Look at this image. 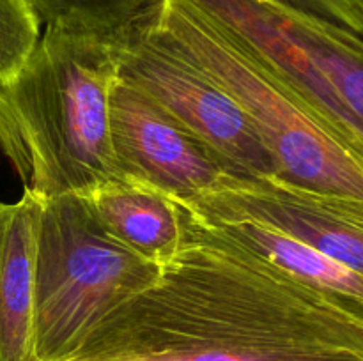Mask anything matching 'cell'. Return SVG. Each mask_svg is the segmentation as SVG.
<instances>
[{"mask_svg": "<svg viewBox=\"0 0 363 361\" xmlns=\"http://www.w3.org/2000/svg\"><path fill=\"white\" fill-rule=\"evenodd\" d=\"M181 205L209 232L238 244L301 285L323 294L344 310L363 319V276L353 269L257 219L204 205Z\"/></svg>", "mask_w": 363, "mask_h": 361, "instance_id": "cell-9", "label": "cell"}, {"mask_svg": "<svg viewBox=\"0 0 363 361\" xmlns=\"http://www.w3.org/2000/svg\"><path fill=\"white\" fill-rule=\"evenodd\" d=\"M319 204L325 205L337 216L346 219L347 223L354 225L363 232V200L358 198H339V197H323V195L311 193Z\"/></svg>", "mask_w": 363, "mask_h": 361, "instance_id": "cell-15", "label": "cell"}, {"mask_svg": "<svg viewBox=\"0 0 363 361\" xmlns=\"http://www.w3.org/2000/svg\"><path fill=\"white\" fill-rule=\"evenodd\" d=\"M363 158V39L279 0H195Z\"/></svg>", "mask_w": 363, "mask_h": 361, "instance_id": "cell-5", "label": "cell"}, {"mask_svg": "<svg viewBox=\"0 0 363 361\" xmlns=\"http://www.w3.org/2000/svg\"><path fill=\"white\" fill-rule=\"evenodd\" d=\"M119 76L204 142L233 177H277L269 151L240 105L197 64L156 38L140 18L113 35Z\"/></svg>", "mask_w": 363, "mask_h": 361, "instance_id": "cell-6", "label": "cell"}, {"mask_svg": "<svg viewBox=\"0 0 363 361\" xmlns=\"http://www.w3.org/2000/svg\"><path fill=\"white\" fill-rule=\"evenodd\" d=\"M110 137L121 176L151 184L181 204L230 176L204 142L121 76L110 98Z\"/></svg>", "mask_w": 363, "mask_h": 361, "instance_id": "cell-7", "label": "cell"}, {"mask_svg": "<svg viewBox=\"0 0 363 361\" xmlns=\"http://www.w3.org/2000/svg\"><path fill=\"white\" fill-rule=\"evenodd\" d=\"M279 2L339 25L363 39V0H279Z\"/></svg>", "mask_w": 363, "mask_h": 361, "instance_id": "cell-14", "label": "cell"}, {"mask_svg": "<svg viewBox=\"0 0 363 361\" xmlns=\"http://www.w3.org/2000/svg\"><path fill=\"white\" fill-rule=\"evenodd\" d=\"M138 18L243 108L273 158L277 179L323 197L363 200L362 156L236 32L194 0H155Z\"/></svg>", "mask_w": 363, "mask_h": 361, "instance_id": "cell-3", "label": "cell"}, {"mask_svg": "<svg viewBox=\"0 0 363 361\" xmlns=\"http://www.w3.org/2000/svg\"><path fill=\"white\" fill-rule=\"evenodd\" d=\"M117 80L113 35L46 28L21 73L0 87V151L25 191L89 197L121 177L110 137Z\"/></svg>", "mask_w": 363, "mask_h": 361, "instance_id": "cell-2", "label": "cell"}, {"mask_svg": "<svg viewBox=\"0 0 363 361\" xmlns=\"http://www.w3.org/2000/svg\"><path fill=\"white\" fill-rule=\"evenodd\" d=\"M184 204L204 205L275 227L363 276L362 230L319 204L308 191L277 177L227 176L215 190Z\"/></svg>", "mask_w": 363, "mask_h": 361, "instance_id": "cell-8", "label": "cell"}, {"mask_svg": "<svg viewBox=\"0 0 363 361\" xmlns=\"http://www.w3.org/2000/svg\"><path fill=\"white\" fill-rule=\"evenodd\" d=\"M43 198L0 200V361H35V262Z\"/></svg>", "mask_w": 363, "mask_h": 361, "instance_id": "cell-10", "label": "cell"}, {"mask_svg": "<svg viewBox=\"0 0 363 361\" xmlns=\"http://www.w3.org/2000/svg\"><path fill=\"white\" fill-rule=\"evenodd\" d=\"M183 211L186 239L158 282L67 361H363L362 317Z\"/></svg>", "mask_w": 363, "mask_h": 361, "instance_id": "cell-1", "label": "cell"}, {"mask_svg": "<svg viewBox=\"0 0 363 361\" xmlns=\"http://www.w3.org/2000/svg\"><path fill=\"white\" fill-rule=\"evenodd\" d=\"M155 0H32L46 28L116 35Z\"/></svg>", "mask_w": 363, "mask_h": 361, "instance_id": "cell-12", "label": "cell"}, {"mask_svg": "<svg viewBox=\"0 0 363 361\" xmlns=\"http://www.w3.org/2000/svg\"><path fill=\"white\" fill-rule=\"evenodd\" d=\"M41 23L32 0H0V87L9 85L30 59Z\"/></svg>", "mask_w": 363, "mask_h": 361, "instance_id": "cell-13", "label": "cell"}, {"mask_svg": "<svg viewBox=\"0 0 363 361\" xmlns=\"http://www.w3.org/2000/svg\"><path fill=\"white\" fill-rule=\"evenodd\" d=\"M87 198L106 232L138 257L163 268L183 248V207L151 184L121 176L96 188Z\"/></svg>", "mask_w": 363, "mask_h": 361, "instance_id": "cell-11", "label": "cell"}, {"mask_svg": "<svg viewBox=\"0 0 363 361\" xmlns=\"http://www.w3.org/2000/svg\"><path fill=\"white\" fill-rule=\"evenodd\" d=\"M162 269L110 236L84 195L43 198L35 361L69 360L106 317L155 285Z\"/></svg>", "mask_w": 363, "mask_h": 361, "instance_id": "cell-4", "label": "cell"}]
</instances>
